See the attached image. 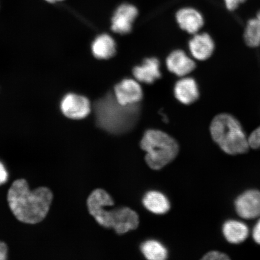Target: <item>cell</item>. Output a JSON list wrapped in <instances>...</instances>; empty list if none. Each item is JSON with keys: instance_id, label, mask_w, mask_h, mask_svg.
Masks as SVG:
<instances>
[{"instance_id": "6da1fadb", "label": "cell", "mask_w": 260, "mask_h": 260, "mask_svg": "<svg viewBox=\"0 0 260 260\" xmlns=\"http://www.w3.org/2000/svg\"><path fill=\"white\" fill-rule=\"evenodd\" d=\"M53 195L47 187L31 190L24 179L13 183L8 194L10 209L20 222L36 224L45 219L50 210Z\"/></svg>"}, {"instance_id": "7a4b0ae2", "label": "cell", "mask_w": 260, "mask_h": 260, "mask_svg": "<svg viewBox=\"0 0 260 260\" xmlns=\"http://www.w3.org/2000/svg\"><path fill=\"white\" fill-rule=\"evenodd\" d=\"M90 214L101 226L113 229L118 235H123L137 229L139 218L137 213L128 207L107 210L106 206H112L114 201L105 190L98 188L89 195L87 201Z\"/></svg>"}, {"instance_id": "3957f363", "label": "cell", "mask_w": 260, "mask_h": 260, "mask_svg": "<svg viewBox=\"0 0 260 260\" xmlns=\"http://www.w3.org/2000/svg\"><path fill=\"white\" fill-rule=\"evenodd\" d=\"M97 125L112 134L119 135L132 129L139 116L137 105L123 106L115 95L108 93L94 105Z\"/></svg>"}, {"instance_id": "277c9868", "label": "cell", "mask_w": 260, "mask_h": 260, "mask_svg": "<svg viewBox=\"0 0 260 260\" xmlns=\"http://www.w3.org/2000/svg\"><path fill=\"white\" fill-rule=\"evenodd\" d=\"M210 133L213 141L228 154H242L249 150L248 138L241 124L229 114L216 116L211 122Z\"/></svg>"}, {"instance_id": "5b68a950", "label": "cell", "mask_w": 260, "mask_h": 260, "mask_svg": "<svg viewBox=\"0 0 260 260\" xmlns=\"http://www.w3.org/2000/svg\"><path fill=\"white\" fill-rule=\"evenodd\" d=\"M141 147L146 152L145 161L152 170H160L176 158L178 143L165 132L148 129L141 140Z\"/></svg>"}, {"instance_id": "8992f818", "label": "cell", "mask_w": 260, "mask_h": 260, "mask_svg": "<svg viewBox=\"0 0 260 260\" xmlns=\"http://www.w3.org/2000/svg\"><path fill=\"white\" fill-rule=\"evenodd\" d=\"M235 204L236 212L242 218H257L260 216V191L246 190L237 198Z\"/></svg>"}, {"instance_id": "52a82bcc", "label": "cell", "mask_w": 260, "mask_h": 260, "mask_svg": "<svg viewBox=\"0 0 260 260\" xmlns=\"http://www.w3.org/2000/svg\"><path fill=\"white\" fill-rule=\"evenodd\" d=\"M60 108L64 116L72 119L86 118L90 112L88 99L75 93H69L61 101Z\"/></svg>"}, {"instance_id": "ba28073f", "label": "cell", "mask_w": 260, "mask_h": 260, "mask_svg": "<svg viewBox=\"0 0 260 260\" xmlns=\"http://www.w3.org/2000/svg\"><path fill=\"white\" fill-rule=\"evenodd\" d=\"M138 15V11L135 6L127 3L119 6L112 19V30L121 35L129 34Z\"/></svg>"}, {"instance_id": "9c48e42d", "label": "cell", "mask_w": 260, "mask_h": 260, "mask_svg": "<svg viewBox=\"0 0 260 260\" xmlns=\"http://www.w3.org/2000/svg\"><path fill=\"white\" fill-rule=\"evenodd\" d=\"M142 96L141 86L137 81L132 79L122 80L115 88L116 99L123 106L137 105Z\"/></svg>"}, {"instance_id": "30bf717a", "label": "cell", "mask_w": 260, "mask_h": 260, "mask_svg": "<svg viewBox=\"0 0 260 260\" xmlns=\"http://www.w3.org/2000/svg\"><path fill=\"white\" fill-rule=\"evenodd\" d=\"M176 18L180 27L191 34L199 31L204 24L202 15L193 8L180 9L177 13Z\"/></svg>"}, {"instance_id": "8fae6325", "label": "cell", "mask_w": 260, "mask_h": 260, "mask_svg": "<svg viewBox=\"0 0 260 260\" xmlns=\"http://www.w3.org/2000/svg\"><path fill=\"white\" fill-rule=\"evenodd\" d=\"M167 65L168 69L178 76H186L195 68L194 61L181 50L172 52L167 58Z\"/></svg>"}, {"instance_id": "7c38bea8", "label": "cell", "mask_w": 260, "mask_h": 260, "mask_svg": "<svg viewBox=\"0 0 260 260\" xmlns=\"http://www.w3.org/2000/svg\"><path fill=\"white\" fill-rule=\"evenodd\" d=\"M189 49L195 58L200 60H206L213 54L214 42L207 34L197 35L189 42Z\"/></svg>"}, {"instance_id": "4fadbf2b", "label": "cell", "mask_w": 260, "mask_h": 260, "mask_svg": "<svg viewBox=\"0 0 260 260\" xmlns=\"http://www.w3.org/2000/svg\"><path fill=\"white\" fill-rule=\"evenodd\" d=\"M133 75L141 82L153 83L161 77L160 62L155 58H146L141 66L134 68Z\"/></svg>"}, {"instance_id": "5bb4252c", "label": "cell", "mask_w": 260, "mask_h": 260, "mask_svg": "<svg viewBox=\"0 0 260 260\" xmlns=\"http://www.w3.org/2000/svg\"><path fill=\"white\" fill-rule=\"evenodd\" d=\"M175 95L184 105H190L198 100L199 90L196 83L191 78L179 80L175 86Z\"/></svg>"}, {"instance_id": "9a60e30c", "label": "cell", "mask_w": 260, "mask_h": 260, "mask_svg": "<svg viewBox=\"0 0 260 260\" xmlns=\"http://www.w3.org/2000/svg\"><path fill=\"white\" fill-rule=\"evenodd\" d=\"M222 232L228 242L232 244H239L248 238L249 230L245 223L230 220L224 223Z\"/></svg>"}, {"instance_id": "2e32d148", "label": "cell", "mask_w": 260, "mask_h": 260, "mask_svg": "<svg viewBox=\"0 0 260 260\" xmlns=\"http://www.w3.org/2000/svg\"><path fill=\"white\" fill-rule=\"evenodd\" d=\"M143 204L148 211L157 214H164L170 209V203L164 194L157 191H149L145 194Z\"/></svg>"}, {"instance_id": "e0dca14e", "label": "cell", "mask_w": 260, "mask_h": 260, "mask_svg": "<svg viewBox=\"0 0 260 260\" xmlns=\"http://www.w3.org/2000/svg\"><path fill=\"white\" fill-rule=\"evenodd\" d=\"M93 56L99 59H108L116 53V43L107 34L101 35L93 41L92 45Z\"/></svg>"}, {"instance_id": "ac0fdd59", "label": "cell", "mask_w": 260, "mask_h": 260, "mask_svg": "<svg viewBox=\"0 0 260 260\" xmlns=\"http://www.w3.org/2000/svg\"><path fill=\"white\" fill-rule=\"evenodd\" d=\"M141 252L146 259L150 260H164L167 259L168 253L164 245L157 240H148L141 246Z\"/></svg>"}, {"instance_id": "d6986e66", "label": "cell", "mask_w": 260, "mask_h": 260, "mask_svg": "<svg viewBox=\"0 0 260 260\" xmlns=\"http://www.w3.org/2000/svg\"><path fill=\"white\" fill-rule=\"evenodd\" d=\"M244 39L249 47L260 46V19L255 17L249 19L244 34Z\"/></svg>"}, {"instance_id": "ffe728a7", "label": "cell", "mask_w": 260, "mask_h": 260, "mask_svg": "<svg viewBox=\"0 0 260 260\" xmlns=\"http://www.w3.org/2000/svg\"><path fill=\"white\" fill-rule=\"evenodd\" d=\"M249 147L253 149L260 148V125L251 133L248 138Z\"/></svg>"}, {"instance_id": "44dd1931", "label": "cell", "mask_w": 260, "mask_h": 260, "mask_svg": "<svg viewBox=\"0 0 260 260\" xmlns=\"http://www.w3.org/2000/svg\"><path fill=\"white\" fill-rule=\"evenodd\" d=\"M204 260H229L230 258L226 253L219 251H210L204 256Z\"/></svg>"}, {"instance_id": "7402d4cb", "label": "cell", "mask_w": 260, "mask_h": 260, "mask_svg": "<svg viewBox=\"0 0 260 260\" xmlns=\"http://www.w3.org/2000/svg\"><path fill=\"white\" fill-rule=\"evenodd\" d=\"M223 3L228 11L230 12L236 11L241 5L239 0H223Z\"/></svg>"}, {"instance_id": "603a6c76", "label": "cell", "mask_w": 260, "mask_h": 260, "mask_svg": "<svg viewBox=\"0 0 260 260\" xmlns=\"http://www.w3.org/2000/svg\"><path fill=\"white\" fill-rule=\"evenodd\" d=\"M9 178V174L4 164L0 161V185L5 184L7 182Z\"/></svg>"}, {"instance_id": "cb8c5ba5", "label": "cell", "mask_w": 260, "mask_h": 260, "mask_svg": "<svg viewBox=\"0 0 260 260\" xmlns=\"http://www.w3.org/2000/svg\"><path fill=\"white\" fill-rule=\"evenodd\" d=\"M252 237L254 241L260 245V219L256 223L252 230Z\"/></svg>"}, {"instance_id": "d4e9b609", "label": "cell", "mask_w": 260, "mask_h": 260, "mask_svg": "<svg viewBox=\"0 0 260 260\" xmlns=\"http://www.w3.org/2000/svg\"><path fill=\"white\" fill-rule=\"evenodd\" d=\"M8 247L5 243L0 242V260L7 258Z\"/></svg>"}, {"instance_id": "484cf974", "label": "cell", "mask_w": 260, "mask_h": 260, "mask_svg": "<svg viewBox=\"0 0 260 260\" xmlns=\"http://www.w3.org/2000/svg\"><path fill=\"white\" fill-rule=\"evenodd\" d=\"M47 2L51 3H54L58 2L63 1V0H46Z\"/></svg>"}]
</instances>
